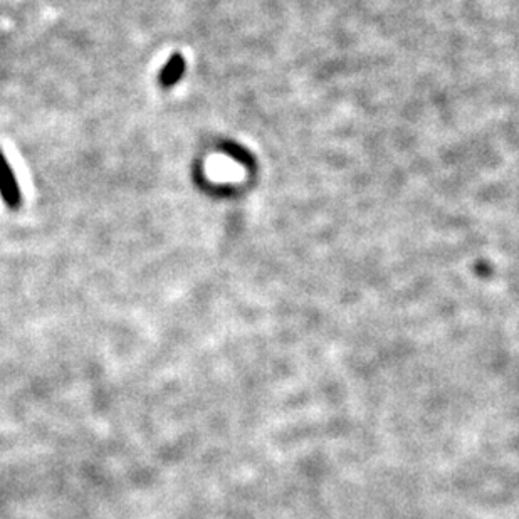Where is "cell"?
<instances>
[{
    "label": "cell",
    "mask_w": 519,
    "mask_h": 519,
    "mask_svg": "<svg viewBox=\"0 0 519 519\" xmlns=\"http://www.w3.org/2000/svg\"><path fill=\"white\" fill-rule=\"evenodd\" d=\"M0 195H2L3 202L12 209L21 204V190H19L16 175H14L12 168L2 152H0Z\"/></svg>",
    "instance_id": "cell-1"
},
{
    "label": "cell",
    "mask_w": 519,
    "mask_h": 519,
    "mask_svg": "<svg viewBox=\"0 0 519 519\" xmlns=\"http://www.w3.org/2000/svg\"><path fill=\"white\" fill-rule=\"evenodd\" d=\"M183 71H185V59H183L180 54L172 56L160 73L161 86L168 88V86L175 84V82L182 78Z\"/></svg>",
    "instance_id": "cell-2"
}]
</instances>
